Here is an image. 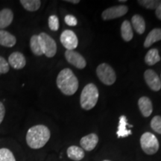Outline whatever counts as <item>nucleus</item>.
<instances>
[{"instance_id": "obj_3", "label": "nucleus", "mask_w": 161, "mask_h": 161, "mask_svg": "<svg viewBox=\"0 0 161 161\" xmlns=\"http://www.w3.org/2000/svg\"><path fill=\"white\" fill-rule=\"evenodd\" d=\"M98 99V90L94 84H88L82 90L80 104L85 110H90L96 106Z\"/></svg>"}, {"instance_id": "obj_22", "label": "nucleus", "mask_w": 161, "mask_h": 161, "mask_svg": "<svg viewBox=\"0 0 161 161\" xmlns=\"http://www.w3.org/2000/svg\"><path fill=\"white\" fill-rule=\"evenodd\" d=\"M19 3L23 7L28 11H37L41 5L40 0H20Z\"/></svg>"}, {"instance_id": "obj_28", "label": "nucleus", "mask_w": 161, "mask_h": 161, "mask_svg": "<svg viewBox=\"0 0 161 161\" xmlns=\"http://www.w3.org/2000/svg\"><path fill=\"white\" fill-rule=\"evenodd\" d=\"M10 69V66L8 62L2 56H0V74H5L8 72Z\"/></svg>"}, {"instance_id": "obj_1", "label": "nucleus", "mask_w": 161, "mask_h": 161, "mask_svg": "<svg viewBox=\"0 0 161 161\" xmlns=\"http://www.w3.org/2000/svg\"><path fill=\"white\" fill-rule=\"evenodd\" d=\"M51 136L48 127L37 125L30 128L26 134V142L32 149H39L47 143Z\"/></svg>"}, {"instance_id": "obj_18", "label": "nucleus", "mask_w": 161, "mask_h": 161, "mask_svg": "<svg viewBox=\"0 0 161 161\" xmlns=\"http://www.w3.org/2000/svg\"><path fill=\"white\" fill-rule=\"evenodd\" d=\"M68 158L72 160L79 161L84 158V151L80 147L76 146H71L66 151Z\"/></svg>"}, {"instance_id": "obj_14", "label": "nucleus", "mask_w": 161, "mask_h": 161, "mask_svg": "<svg viewBox=\"0 0 161 161\" xmlns=\"http://www.w3.org/2000/svg\"><path fill=\"white\" fill-rule=\"evenodd\" d=\"M128 126L131 128L132 125L128 124V119H127L125 116H121L119 117V122L118 130L116 132L118 138H125L128 136L132 134L131 130L128 129Z\"/></svg>"}, {"instance_id": "obj_31", "label": "nucleus", "mask_w": 161, "mask_h": 161, "mask_svg": "<svg viewBox=\"0 0 161 161\" xmlns=\"http://www.w3.org/2000/svg\"><path fill=\"white\" fill-rule=\"evenodd\" d=\"M155 14H156L157 18L161 20V3H160V5H158V7L155 10Z\"/></svg>"}, {"instance_id": "obj_11", "label": "nucleus", "mask_w": 161, "mask_h": 161, "mask_svg": "<svg viewBox=\"0 0 161 161\" xmlns=\"http://www.w3.org/2000/svg\"><path fill=\"white\" fill-rule=\"evenodd\" d=\"M8 64L14 69H23L26 64L25 56L19 52H12L8 57Z\"/></svg>"}, {"instance_id": "obj_25", "label": "nucleus", "mask_w": 161, "mask_h": 161, "mask_svg": "<svg viewBox=\"0 0 161 161\" xmlns=\"http://www.w3.org/2000/svg\"><path fill=\"white\" fill-rule=\"evenodd\" d=\"M137 3H139V5L146 8L147 9L156 10L158 5H160L161 1H158V0H140Z\"/></svg>"}, {"instance_id": "obj_23", "label": "nucleus", "mask_w": 161, "mask_h": 161, "mask_svg": "<svg viewBox=\"0 0 161 161\" xmlns=\"http://www.w3.org/2000/svg\"><path fill=\"white\" fill-rule=\"evenodd\" d=\"M30 48H31L32 53L35 55L41 56L43 55L41 47H40L39 40H38V35H34L31 36V39H30Z\"/></svg>"}, {"instance_id": "obj_17", "label": "nucleus", "mask_w": 161, "mask_h": 161, "mask_svg": "<svg viewBox=\"0 0 161 161\" xmlns=\"http://www.w3.org/2000/svg\"><path fill=\"white\" fill-rule=\"evenodd\" d=\"M161 40V29L160 28H156L152 30L145 40L144 47L149 48L152 44L156 42Z\"/></svg>"}, {"instance_id": "obj_32", "label": "nucleus", "mask_w": 161, "mask_h": 161, "mask_svg": "<svg viewBox=\"0 0 161 161\" xmlns=\"http://www.w3.org/2000/svg\"><path fill=\"white\" fill-rule=\"evenodd\" d=\"M66 2H67V3H72V4H78L80 3L79 0H66Z\"/></svg>"}, {"instance_id": "obj_27", "label": "nucleus", "mask_w": 161, "mask_h": 161, "mask_svg": "<svg viewBox=\"0 0 161 161\" xmlns=\"http://www.w3.org/2000/svg\"><path fill=\"white\" fill-rule=\"evenodd\" d=\"M49 29L53 31H57L59 29V19L56 15H51L48 19Z\"/></svg>"}, {"instance_id": "obj_24", "label": "nucleus", "mask_w": 161, "mask_h": 161, "mask_svg": "<svg viewBox=\"0 0 161 161\" xmlns=\"http://www.w3.org/2000/svg\"><path fill=\"white\" fill-rule=\"evenodd\" d=\"M0 161H16V158L12 152L8 148H0Z\"/></svg>"}, {"instance_id": "obj_8", "label": "nucleus", "mask_w": 161, "mask_h": 161, "mask_svg": "<svg viewBox=\"0 0 161 161\" xmlns=\"http://www.w3.org/2000/svg\"><path fill=\"white\" fill-rule=\"evenodd\" d=\"M128 11V8L126 5H121L107 8L102 12V18L104 20H110L123 17Z\"/></svg>"}, {"instance_id": "obj_30", "label": "nucleus", "mask_w": 161, "mask_h": 161, "mask_svg": "<svg viewBox=\"0 0 161 161\" xmlns=\"http://www.w3.org/2000/svg\"><path fill=\"white\" fill-rule=\"evenodd\" d=\"M5 116V108L3 102H0V124L3 122V121Z\"/></svg>"}, {"instance_id": "obj_4", "label": "nucleus", "mask_w": 161, "mask_h": 161, "mask_svg": "<svg viewBox=\"0 0 161 161\" xmlns=\"http://www.w3.org/2000/svg\"><path fill=\"white\" fill-rule=\"evenodd\" d=\"M141 148L146 154L152 155L158 152L159 141L155 135L150 132H146L140 137Z\"/></svg>"}, {"instance_id": "obj_13", "label": "nucleus", "mask_w": 161, "mask_h": 161, "mask_svg": "<svg viewBox=\"0 0 161 161\" xmlns=\"http://www.w3.org/2000/svg\"><path fill=\"white\" fill-rule=\"evenodd\" d=\"M138 107L141 114L144 117H148L153 112V105L152 102L148 97L142 96L139 98L138 100Z\"/></svg>"}, {"instance_id": "obj_20", "label": "nucleus", "mask_w": 161, "mask_h": 161, "mask_svg": "<svg viewBox=\"0 0 161 161\" xmlns=\"http://www.w3.org/2000/svg\"><path fill=\"white\" fill-rule=\"evenodd\" d=\"M121 35L125 41L129 42L133 39V33L131 24L128 20H125L121 25Z\"/></svg>"}, {"instance_id": "obj_16", "label": "nucleus", "mask_w": 161, "mask_h": 161, "mask_svg": "<svg viewBox=\"0 0 161 161\" xmlns=\"http://www.w3.org/2000/svg\"><path fill=\"white\" fill-rule=\"evenodd\" d=\"M14 14L11 9L4 8L0 11V29H4L12 23Z\"/></svg>"}, {"instance_id": "obj_33", "label": "nucleus", "mask_w": 161, "mask_h": 161, "mask_svg": "<svg viewBox=\"0 0 161 161\" xmlns=\"http://www.w3.org/2000/svg\"><path fill=\"white\" fill-rule=\"evenodd\" d=\"M119 3H125V0H119Z\"/></svg>"}, {"instance_id": "obj_29", "label": "nucleus", "mask_w": 161, "mask_h": 161, "mask_svg": "<svg viewBox=\"0 0 161 161\" xmlns=\"http://www.w3.org/2000/svg\"><path fill=\"white\" fill-rule=\"evenodd\" d=\"M64 21L66 24L69 26H75L78 24V20L73 15L68 14L64 18Z\"/></svg>"}, {"instance_id": "obj_6", "label": "nucleus", "mask_w": 161, "mask_h": 161, "mask_svg": "<svg viewBox=\"0 0 161 161\" xmlns=\"http://www.w3.org/2000/svg\"><path fill=\"white\" fill-rule=\"evenodd\" d=\"M96 74L98 78L105 85H112L116 80V72L109 64H101L96 69Z\"/></svg>"}, {"instance_id": "obj_26", "label": "nucleus", "mask_w": 161, "mask_h": 161, "mask_svg": "<svg viewBox=\"0 0 161 161\" xmlns=\"http://www.w3.org/2000/svg\"><path fill=\"white\" fill-rule=\"evenodd\" d=\"M151 128L152 129L158 133L159 134H161V116H155L152 118L151 121Z\"/></svg>"}, {"instance_id": "obj_10", "label": "nucleus", "mask_w": 161, "mask_h": 161, "mask_svg": "<svg viewBox=\"0 0 161 161\" xmlns=\"http://www.w3.org/2000/svg\"><path fill=\"white\" fill-rule=\"evenodd\" d=\"M144 79L147 85L153 91L158 92L161 89L160 78L153 69H147L144 72Z\"/></svg>"}, {"instance_id": "obj_15", "label": "nucleus", "mask_w": 161, "mask_h": 161, "mask_svg": "<svg viewBox=\"0 0 161 161\" xmlns=\"http://www.w3.org/2000/svg\"><path fill=\"white\" fill-rule=\"evenodd\" d=\"M16 43H17V38L14 35L5 30H0V45L5 47L11 48L14 46Z\"/></svg>"}, {"instance_id": "obj_7", "label": "nucleus", "mask_w": 161, "mask_h": 161, "mask_svg": "<svg viewBox=\"0 0 161 161\" xmlns=\"http://www.w3.org/2000/svg\"><path fill=\"white\" fill-rule=\"evenodd\" d=\"M60 43L66 50H74L78 45L77 35L71 30H65L61 33L60 37Z\"/></svg>"}, {"instance_id": "obj_34", "label": "nucleus", "mask_w": 161, "mask_h": 161, "mask_svg": "<svg viewBox=\"0 0 161 161\" xmlns=\"http://www.w3.org/2000/svg\"><path fill=\"white\" fill-rule=\"evenodd\" d=\"M103 161H110V160H103Z\"/></svg>"}, {"instance_id": "obj_9", "label": "nucleus", "mask_w": 161, "mask_h": 161, "mask_svg": "<svg viewBox=\"0 0 161 161\" xmlns=\"http://www.w3.org/2000/svg\"><path fill=\"white\" fill-rule=\"evenodd\" d=\"M65 58L68 63L79 69H84L86 66V60L83 56L73 50H66L65 52Z\"/></svg>"}, {"instance_id": "obj_35", "label": "nucleus", "mask_w": 161, "mask_h": 161, "mask_svg": "<svg viewBox=\"0 0 161 161\" xmlns=\"http://www.w3.org/2000/svg\"><path fill=\"white\" fill-rule=\"evenodd\" d=\"M160 80H161V75H160Z\"/></svg>"}, {"instance_id": "obj_12", "label": "nucleus", "mask_w": 161, "mask_h": 161, "mask_svg": "<svg viewBox=\"0 0 161 161\" xmlns=\"http://www.w3.org/2000/svg\"><path fill=\"white\" fill-rule=\"evenodd\" d=\"M98 142V136L96 134H90L81 138L80 141V144L84 150L86 151V152H90L96 148Z\"/></svg>"}, {"instance_id": "obj_21", "label": "nucleus", "mask_w": 161, "mask_h": 161, "mask_svg": "<svg viewBox=\"0 0 161 161\" xmlns=\"http://www.w3.org/2000/svg\"><path fill=\"white\" fill-rule=\"evenodd\" d=\"M161 58L159 55V51L157 49H152L147 52L145 56V63L148 66H153L159 61H160Z\"/></svg>"}, {"instance_id": "obj_19", "label": "nucleus", "mask_w": 161, "mask_h": 161, "mask_svg": "<svg viewBox=\"0 0 161 161\" xmlns=\"http://www.w3.org/2000/svg\"><path fill=\"white\" fill-rule=\"evenodd\" d=\"M131 26L139 35H142L146 30V22L142 16L139 14L134 15L131 18Z\"/></svg>"}, {"instance_id": "obj_2", "label": "nucleus", "mask_w": 161, "mask_h": 161, "mask_svg": "<svg viewBox=\"0 0 161 161\" xmlns=\"http://www.w3.org/2000/svg\"><path fill=\"white\" fill-rule=\"evenodd\" d=\"M56 84L58 89L66 96L73 95L78 89V78L69 68H65L59 72Z\"/></svg>"}, {"instance_id": "obj_5", "label": "nucleus", "mask_w": 161, "mask_h": 161, "mask_svg": "<svg viewBox=\"0 0 161 161\" xmlns=\"http://www.w3.org/2000/svg\"><path fill=\"white\" fill-rule=\"evenodd\" d=\"M38 40L43 55L47 58H53L57 52V44L55 40L45 32L38 35Z\"/></svg>"}]
</instances>
